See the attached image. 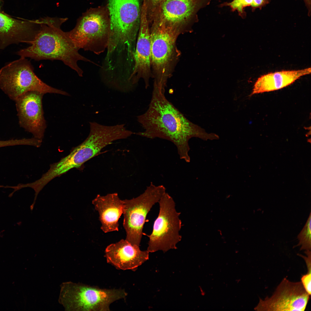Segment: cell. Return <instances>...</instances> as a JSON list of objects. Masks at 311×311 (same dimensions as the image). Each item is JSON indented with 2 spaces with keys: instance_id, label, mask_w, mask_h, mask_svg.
Masks as SVG:
<instances>
[{
  "instance_id": "cell-1",
  "label": "cell",
  "mask_w": 311,
  "mask_h": 311,
  "mask_svg": "<svg viewBox=\"0 0 311 311\" xmlns=\"http://www.w3.org/2000/svg\"><path fill=\"white\" fill-rule=\"evenodd\" d=\"M165 90L153 85L151 98L147 111L137 116L144 129L135 134L150 139L168 140L176 146L180 159L190 161L188 142L193 137H211L213 134L187 119L166 97Z\"/></svg>"
},
{
  "instance_id": "cell-2",
  "label": "cell",
  "mask_w": 311,
  "mask_h": 311,
  "mask_svg": "<svg viewBox=\"0 0 311 311\" xmlns=\"http://www.w3.org/2000/svg\"><path fill=\"white\" fill-rule=\"evenodd\" d=\"M64 19L45 18L40 20V30L30 45L16 52L21 57L35 60H60L74 70L80 77L83 71L79 66V61L94 62L80 54L67 32L60 29Z\"/></svg>"
},
{
  "instance_id": "cell-3",
  "label": "cell",
  "mask_w": 311,
  "mask_h": 311,
  "mask_svg": "<svg viewBox=\"0 0 311 311\" xmlns=\"http://www.w3.org/2000/svg\"><path fill=\"white\" fill-rule=\"evenodd\" d=\"M107 8L110 22L107 48L119 54L133 52L140 25V0H108Z\"/></svg>"
},
{
  "instance_id": "cell-4",
  "label": "cell",
  "mask_w": 311,
  "mask_h": 311,
  "mask_svg": "<svg viewBox=\"0 0 311 311\" xmlns=\"http://www.w3.org/2000/svg\"><path fill=\"white\" fill-rule=\"evenodd\" d=\"M58 299L67 311H109L110 304L125 297L120 289H103L71 282L63 283Z\"/></svg>"
},
{
  "instance_id": "cell-5",
  "label": "cell",
  "mask_w": 311,
  "mask_h": 311,
  "mask_svg": "<svg viewBox=\"0 0 311 311\" xmlns=\"http://www.w3.org/2000/svg\"><path fill=\"white\" fill-rule=\"evenodd\" d=\"M110 29L107 7H99L86 12L78 20L75 27L68 33L79 50L99 55L107 48Z\"/></svg>"
},
{
  "instance_id": "cell-6",
  "label": "cell",
  "mask_w": 311,
  "mask_h": 311,
  "mask_svg": "<svg viewBox=\"0 0 311 311\" xmlns=\"http://www.w3.org/2000/svg\"><path fill=\"white\" fill-rule=\"evenodd\" d=\"M0 88L14 101L29 91L69 95L67 92L52 87L41 80L34 71L30 61L26 58L10 62L0 69Z\"/></svg>"
},
{
  "instance_id": "cell-7",
  "label": "cell",
  "mask_w": 311,
  "mask_h": 311,
  "mask_svg": "<svg viewBox=\"0 0 311 311\" xmlns=\"http://www.w3.org/2000/svg\"><path fill=\"white\" fill-rule=\"evenodd\" d=\"M151 23V66L154 73V84L165 90L177 56L176 42L181 33L162 22Z\"/></svg>"
},
{
  "instance_id": "cell-8",
  "label": "cell",
  "mask_w": 311,
  "mask_h": 311,
  "mask_svg": "<svg viewBox=\"0 0 311 311\" xmlns=\"http://www.w3.org/2000/svg\"><path fill=\"white\" fill-rule=\"evenodd\" d=\"M159 211L155 221L152 233L149 238L147 251L153 253L159 250L165 252L177 249V244L181 240L179 232L182 222L179 216L181 214L176 209L172 198L165 192L158 202Z\"/></svg>"
},
{
  "instance_id": "cell-9",
  "label": "cell",
  "mask_w": 311,
  "mask_h": 311,
  "mask_svg": "<svg viewBox=\"0 0 311 311\" xmlns=\"http://www.w3.org/2000/svg\"><path fill=\"white\" fill-rule=\"evenodd\" d=\"M165 192L164 185H156L151 182L138 196L123 200V225L126 232V240L132 244L139 246L147 215Z\"/></svg>"
},
{
  "instance_id": "cell-10",
  "label": "cell",
  "mask_w": 311,
  "mask_h": 311,
  "mask_svg": "<svg viewBox=\"0 0 311 311\" xmlns=\"http://www.w3.org/2000/svg\"><path fill=\"white\" fill-rule=\"evenodd\" d=\"M211 0H163L147 15L149 23L161 22L181 33L198 21V13Z\"/></svg>"
},
{
  "instance_id": "cell-11",
  "label": "cell",
  "mask_w": 311,
  "mask_h": 311,
  "mask_svg": "<svg viewBox=\"0 0 311 311\" xmlns=\"http://www.w3.org/2000/svg\"><path fill=\"white\" fill-rule=\"evenodd\" d=\"M310 295L301 282H291L284 278L270 297L260 299L254 309L256 311H304Z\"/></svg>"
},
{
  "instance_id": "cell-12",
  "label": "cell",
  "mask_w": 311,
  "mask_h": 311,
  "mask_svg": "<svg viewBox=\"0 0 311 311\" xmlns=\"http://www.w3.org/2000/svg\"><path fill=\"white\" fill-rule=\"evenodd\" d=\"M44 94L36 91L24 94L15 101L20 126L42 140L46 128L42 100Z\"/></svg>"
},
{
  "instance_id": "cell-13",
  "label": "cell",
  "mask_w": 311,
  "mask_h": 311,
  "mask_svg": "<svg viewBox=\"0 0 311 311\" xmlns=\"http://www.w3.org/2000/svg\"><path fill=\"white\" fill-rule=\"evenodd\" d=\"M149 23L145 1L141 6L140 22L134 56V67L131 77L135 86L139 79L144 81L145 88L149 86L151 76V58Z\"/></svg>"
},
{
  "instance_id": "cell-14",
  "label": "cell",
  "mask_w": 311,
  "mask_h": 311,
  "mask_svg": "<svg viewBox=\"0 0 311 311\" xmlns=\"http://www.w3.org/2000/svg\"><path fill=\"white\" fill-rule=\"evenodd\" d=\"M40 28L39 20L18 19L0 11V50L13 44H31L38 34Z\"/></svg>"
},
{
  "instance_id": "cell-15",
  "label": "cell",
  "mask_w": 311,
  "mask_h": 311,
  "mask_svg": "<svg viewBox=\"0 0 311 311\" xmlns=\"http://www.w3.org/2000/svg\"><path fill=\"white\" fill-rule=\"evenodd\" d=\"M107 262L120 269L134 270L148 259L149 252L142 251L139 246L126 240L109 245L105 251Z\"/></svg>"
},
{
  "instance_id": "cell-16",
  "label": "cell",
  "mask_w": 311,
  "mask_h": 311,
  "mask_svg": "<svg viewBox=\"0 0 311 311\" xmlns=\"http://www.w3.org/2000/svg\"><path fill=\"white\" fill-rule=\"evenodd\" d=\"M99 214L101 229L105 233L118 230V220L123 213L124 202L117 193L98 194L92 200Z\"/></svg>"
},
{
  "instance_id": "cell-17",
  "label": "cell",
  "mask_w": 311,
  "mask_h": 311,
  "mask_svg": "<svg viewBox=\"0 0 311 311\" xmlns=\"http://www.w3.org/2000/svg\"><path fill=\"white\" fill-rule=\"evenodd\" d=\"M311 68L282 71L271 73L259 77L255 82L250 96L277 90L292 84L300 77L311 73Z\"/></svg>"
},
{
  "instance_id": "cell-18",
  "label": "cell",
  "mask_w": 311,
  "mask_h": 311,
  "mask_svg": "<svg viewBox=\"0 0 311 311\" xmlns=\"http://www.w3.org/2000/svg\"><path fill=\"white\" fill-rule=\"evenodd\" d=\"M311 215H309L306 222L297 236L298 243L296 246H299L300 250H311Z\"/></svg>"
},
{
  "instance_id": "cell-19",
  "label": "cell",
  "mask_w": 311,
  "mask_h": 311,
  "mask_svg": "<svg viewBox=\"0 0 311 311\" xmlns=\"http://www.w3.org/2000/svg\"><path fill=\"white\" fill-rule=\"evenodd\" d=\"M253 0H232L230 2H225L219 5V7H229L232 12L237 11L242 18H245L246 14L244 10L246 7L251 6Z\"/></svg>"
},
{
  "instance_id": "cell-20",
  "label": "cell",
  "mask_w": 311,
  "mask_h": 311,
  "mask_svg": "<svg viewBox=\"0 0 311 311\" xmlns=\"http://www.w3.org/2000/svg\"><path fill=\"white\" fill-rule=\"evenodd\" d=\"M301 282L307 293L310 295L311 294V272H308L303 275L301 278Z\"/></svg>"
},
{
  "instance_id": "cell-21",
  "label": "cell",
  "mask_w": 311,
  "mask_h": 311,
  "mask_svg": "<svg viewBox=\"0 0 311 311\" xmlns=\"http://www.w3.org/2000/svg\"><path fill=\"white\" fill-rule=\"evenodd\" d=\"M147 10V14L151 13L163 0H145Z\"/></svg>"
},
{
  "instance_id": "cell-22",
  "label": "cell",
  "mask_w": 311,
  "mask_h": 311,
  "mask_svg": "<svg viewBox=\"0 0 311 311\" xmlns=\"http://www.w3.org/2000/svg\"><path fill=\"white\" fill-rule=\"evenodd\" d=\"M270 1V0H253L251 6L252 12H254L257 8L261 10L262 7L269 3Z\"/></svg>"
},
{
  "instance_id": "cell-23",
  "label": "cell",
  "mask_w": 311,
  "mask_h": 311,
  "mask_svg": "<svg viewBox=\"0 0 311 311\" xmlns=\"http://www.w3.org/2000/svg\"><path fill=\"white\" fill-rule=\"evenodd\" d=\"M308 10V15L310 16L311 15V0H303Z\"/></svg>"
}]
</instances>
